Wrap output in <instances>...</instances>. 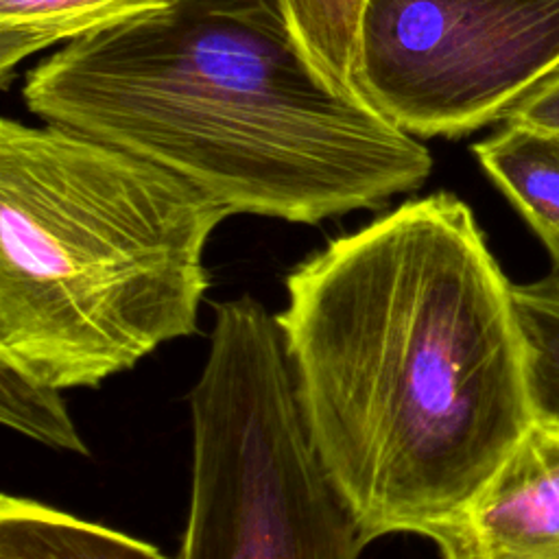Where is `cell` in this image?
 Masks as SVG:
<instances>
[{
	"label": "cell",
	"instance_id": "7",
	"mask_svg": "<svg viewBox=\"0 0 559 559\" xmlns=\"http://www.w3.org/2000/svg\"><path fill=\"white\" fill-rule=\"evenodd\" d=\"M478 164L546 245L559 269V133L504 122L472 146Z\"/></svg>",
	"mask_w": 559,
	"mask_h": 559
},
{
	"label": "cell",
	"instance_id": "1",
	"mask_svg": "<svg viewBox=\"0 0 559 559\" xmlns=\"http://www.w3.org/2000/svg\"><path fill=\"white\" fill-rule=\"evenodd\" d=\"M275 319L312 448L369 539H432L535 419L513 284L450 192L299 262Z\"/></svg>",
	"mask_w": 559,
	"mask_h": 559
},
{
	"label": "cell",
	"instance_id": "11",
	"mask_svg": "<svg viewBox=\"0 0 559 559\" xmlns=\"http://www.w3.org/2000/svg\"><path fill=\"white\" fill-rule=\"evenodd\" d=\"M513 304L526 345L535 417L559 424V269L513 284Z\"/></svg>",
	"mask_w": 559,
	"mask_h": 559
},
{
	"label": "cell",
	"instance_id": "13",
	"mask_svg": "<svg viewBox=\"0 0 559 559\" xmlns=\"http://www.w3.org/2000/svg\"><path fill=\"white\" fill-rule=\"evenodd\" d=\"M502 122H522L559 133V66L526 90L509 107Z\"/></svg>",
	"mask_w": 559,
	"mask_h": 559
},
{
	"label": "cell",
	"instance_id": "12",
	"mask_svg": "<svg viewBox=\"0 0 559 559\" xmlns=\"http://www.w3.org/2000/svg\"><path fill=\"white\" fill-rule=\"evenodd\" d=\"M0 419L48 448L87 454L61 397V389L37 382L0 360Z\"/></svg>",
	"mask_w": 559,
	"mask_h": 559
},
{
	"label": "cell",
	"instance_id": "9",
	"mask_svg": "<svg viewBox=\"0 0 559 559\" xmlns=\"http://www.w3.org/2000/svg\"><path fill=\"white\" fill-rule=\"evenodd\" d=\"M168 0H0V85L28 57L111 28Z\"/></svg>",
	"mask_w": 559,
	"mask_h": 559
},
{
	"label": "cell",
	"instance_id": "3",
	"mask_svg": "<svg viewBox=\"0 0 559 559\" xmlns=\"http://www.w3.org/2000/svg\"><path fill=\"white\" fill-rule=\"evenodd\" d=\"M229 214L173 170L61 124L0 120V360L98 386L197 332Z\"/></svg>",
	"mask_w": 559,
	"mask_h": 559
},
{
	"label": "cell",
	"instance_id": "10",
	"mask_svg": "<svg viewBox=\"0 0 559 559\" xmlns=\"http://www.w3.org/2000/svg\"><path fill=\"white\" fill-rule=\"evenodd\" d=\"M282 4L321 76L336 92L365 100L356 87V52L367 0H282Z\"/></svg>",
	"mask_w": 559,
	"mask_h": 559
},
{
	"label": "cell",
	"instance_id": "8",
	"mask_svg": "<svg viewBox=\"0 0 559 559\" xmlns=\"http://www.w3.org/2000/svg\"><path fill=\"white\" fill-rule=\"evenodd\" d=\"M0 559H168L159 548L116 528L31 498L0 500Z\"/></svg>",
	"mask_w": 559,
	"mask_h": 559
},
{
	"label": "cell",
	"instance_id": "5",
	"mask_svg": "<svg viewBox=\"0 0 559 559\" xmlns=\"http://www.w3.org/2000/svg\"><path fill=\"white\" fill-rule=\"evenodd\" d=\"M559 66V0H367L358 94L415 138L502 120Z\"/></svg>",
	"mask_w": 559,
	"mask_h": 559
},
{
	"label": "cell",
	"instance_id": "6",
	"mask_svg": "<svg viewBox=\"0 0 559 559\" xmlns=\"http://www.w3.org/2000/svg\"><path fill=\"white\" fill-rule=\"evenodd\" d=\"M432 542L443 559H559V424L535 417Z\"/></svg>",
	"mask_w": 559,
	"mask_h": 559
},
{
	"label": "cell",
	"instance_id": "2",
	"mask_svg": "<svg viewBox=\"0 0 559 559\" xmlns=\"http://www.w3.org/2000/svg\"><path fill=\"white\" fill-rule=\"evenodd\" d=\"M22 100L229 214L314 225L382 207L432 170L419 138L321 76L282 0H168L63 44L28 70Z\"/></svg>",
	"mask_w": 559,
	"mask_h": 559
},
{
	"label": "cell",
	"instance_id": "4",
	"mask_svg": "<svg viewBox=\"0 0 559 559\" xmlns=\"http://www.w3.org/2000/svg\"><path fill=\"white\" fill-rule=\"evenodd\" d=\"M192 485L177 559H358L371 542L308 437L277 319L214 306L190 391Z\"/></svg>",
	"mask_w": 559,
	"mask_h": 559
}]
</instances>
